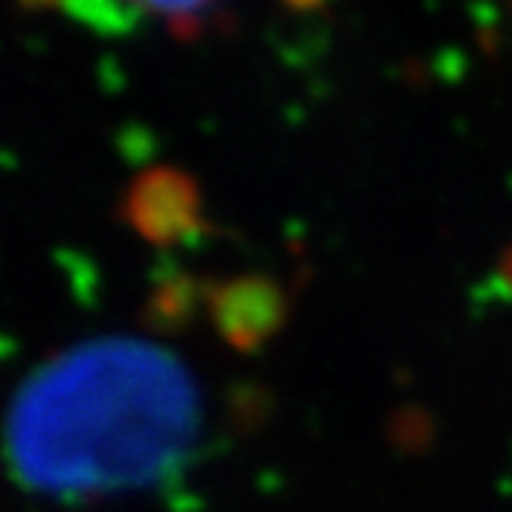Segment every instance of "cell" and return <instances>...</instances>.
I'll return each mask as SVG.
<instances>
[{"label": "cell", "mask_w": 512, "mask_h": 512, "mask_svg": "<svg viewBox=\"0 0 512 512\" xmlns=\"http://www.w3.org/2000/svg\"><path fill=\"white\" fill-rule=\"evenodd\" d=\"M201 392L173 352L136 337L93 340L47 361L7 414V460L38 494L155 488L192 460Z\"/></svg>", "instance_id": "obj_1"}, {"label": "cell", "mask_w": 512, "mask_h": 512, "mask_svg": "<svg viewBox=\"0 0 512 512\" xmlns=\"http://www.w3.org/2000/svg\"><path fill=\"white\" fill-rule=\"evenodd\" d=\"M28 10H59V0H19Z\"/></svg>", "instance_id": "obj_5"}, {"label": "cell", "mask_w": 512, "mask_h": 512, "mask_svg": "<svg viewBox=\"0 0 512 512\" xmlns=\"http://www.w3.org/2000/svg\"><path fill=\"white\" fill-rule=\"evenodd\" d=\"M121 4H127L136 16L155 13V16L170 19L179 28V25H192L195 19H201L216 0H121Z\"/></svg>", "instance_id": "obj_4"}, {"label": "cell", "mask_w": 512, "mask_h": 512, "mask_svg": "<svg viewBox=\"0 0 512 512\" xmlns=\"http://www.w3.org/2000/svg\"><path fill=\"white\" fill-rule=\"evenodd\" d=\"M133 216L155 238H182L198 229V192L179 173L145 176L133 192Z\"/></svg>", "instance_id": "obj_3"}, {"label": "cell", "mask_w": 512, "mask_h": 512, "mask_svg": "<svg viewBox=\"0 0 512 512\" xmlns=\"http://www.w3.org/2000/svg\"><path fill=\"white\" fill-rule=\"evenodd\" d=\"M216 331L238 352L263 349L287 318V297L275 278L244 275L219 284L210 294Z\"/></svg>", "instance_id": "obj_2"}, {"label": "cell", "mask_w": 512, "mask_h": 512, "mask_svg": "<svg viewBox=\"0 0 512 512\" xmlns=\"http://www.w3.org/2000/svg\"><path fill=\"white\" fill-rule=\"evenodd\" d=\"M500 281L512 290V250L503 256V266H500Z\"/></svg>", "instance_id": "obj_6"}]
</instances>
